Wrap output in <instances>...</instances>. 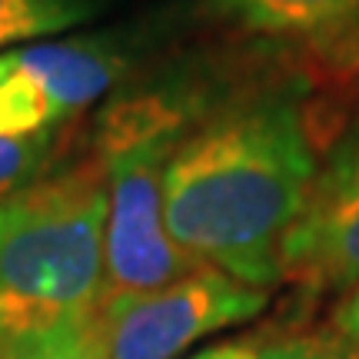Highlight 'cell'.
Listing matches in <instances>:
<instances>
[{"label": "cell", "mask_w": 359, "mask_h": 359, "mask_svg": "<svg viewBox=\"0 0 359 359\" xmlns=\"http://www.w3.org/2000/svg\"><path fill=\"white\" fill-rule=\"evenodd\" d=\"M130 67L120 37H47L0 53V133L57 137L67 120L103 100Z\"/></svg>", "instance_id": "obj_5"}, {"label": "cell", "mask_w": 359, "mask_h": 359, "mask_svg": "<svg viewBox=\"0 0 359 359\" xmlns=\"http://www.w3.org/2000/svg\"><path fill=\"white\" fill-rule=\"evenodd\" d=\"M259 356V346L250 343V339H230V343H217L210 349H200L187 359H257Z\"/></svg>", "instance_id": "obj_13"}, {"label": "cell", "mask_w": 359, "mask_h": 359, "mask_svg": "<svg viewBox=\"0 0 359 359\" xmlns=\"http://www.w3.org/2000/svg\"><path fill=\"white\" fill-rule=\"evenodd\" d=\"M316 154L296 87H257L193 120L163 170L170 240L203 266L269 290L306 203Z\"/></svg>", "instance_id": "obj_1"}, {"label": "cell", "mask_w": 359, "mask_h": 359, "mask_svg": "<svg viewBox=\"0 0 359 359\" xmlns=\"http://www.w3.org/2000/svg\"><path fill=\"white\" fill-rule=\"evenodd\" d=\"M93 17V0H0V53L57 37Z\"/></svg>", "instance_id": "obj_8"}, {"label": "cell", "mask_w": 359, "mask_h": 359, "mask_svg": "<svg viewBox=\"0 0 359 359\" xmlns=\"http://www.w3.org/2000/svg\"><path fill=\"white\" fill-rule=\"evenodd\" d=\"M333 330L339 336L359 339V290L343 296V303L333 309Z\"/></svg>", "instance_id": "obj_12"}, {"label": "cell", "mask_w": 359, "mask_h": 359, "mask_svg": "<svg viewBox=\"0 0 359 359\" xmlns=\"http://www.w3.org/2000/svg\"><path fill=\"white\" fill-rule=\"evenodd\" d=\"M266 303V290L200 266L160 290L103 299L93 313V339L100 359H177L203 336L259 316Z\"/></svg>", "instance_id": "obj_4"}, {"label": "cell", "mask_w": 359, "mask_h": 359, "mask_svg": "<svg viewBox=\"0 0 359 359\" xmlns=\"http://www.w3.org/2000/svg\"><path fill=\"white\" fill-rule=\"evenodd\" d=\"M283 276L320 293L359 290V123L316 163L306 203L283 243Z\"/></svg>", "instance_id": "obj_6"}, {"label": "cell", "mask_w": 359, "mask_h": 359, "mask_svg": "<svg viewBox=\"0 0 359 359\" xmlns=\"http://www.w3.org/2000/svg\"><path fill=\"white\" fill-rule=\"evenodd\" d=\"M200 114V100L167 87L107 107L97 154L107 177L103 299L160 290L203 266L170 240L163 219V170Z\"/></svg>", "instance_id": "obj_3"}, {"label": "cell", "mask_w": 359, "mask_h": 359, "mask_svg": "<svg viewBox=\"0 0 359 359\" xmlns=\"http://www.w3.org/2000/svg\"><path fill=\"white\" fill-rule=\"evenodd\" d=\"M0 359H100L93 339V320L60 323L50 330L0 343Z\"/></svg>", "instance_id": "obj_9"}, {"label": "cell", "mask_w": 359, "mask_h": 359, "mask_svg": "<svg viewBox=\"0 0 359 359\" xmlns=\"http://www.w3.org/2000/svg\"><path fill=\"white\" fill-rule=\"evenodd\" d=\"M107 177L83 160L0 200V343L93 320L103 299Z\"/></svg>", "instance_id": "obj_2"}, {"label": "cell", "mask_w": 359, "mask_h": 359, "mask_svg": "<svg viewBox=\"0 0 359 359\" xmlns=\"http://www.w3.org/2000/svg\"><path fill=\"white\" fill-rule=\"evenodd\" d=\"M257 359H359V339L330 336H286L259 346Z\"/></svg>", "instance_id": "obj_11"}, {"label": "cell", "mask_w": 359, "mask_h": 359, "mask_svg": "<svg viewBox=\"0 0 359 359\" xmlns=\"http://www.w3.org/2000/svg\"><path fill=\"white\" fill-rule=\"evenodd\" d=\"M53 137H4L0 133V200L43 177Z\"/></svg>", "instance_id": "obj_10"}, {"label": "cell", "mask_w": 359, "mask_h": 359, "mask_svg": "<svg viewBox=\"0 0 359 359\" xmlns=\"http://www.w3.org/2000/svg\"><path fill=\"white\" fill-rule=\"evenodd\" d=\"M210 11L263 37L323 40L359 27V0H210Z\"/></svg>", "instance_id": "obj_7"}]
</instances>
